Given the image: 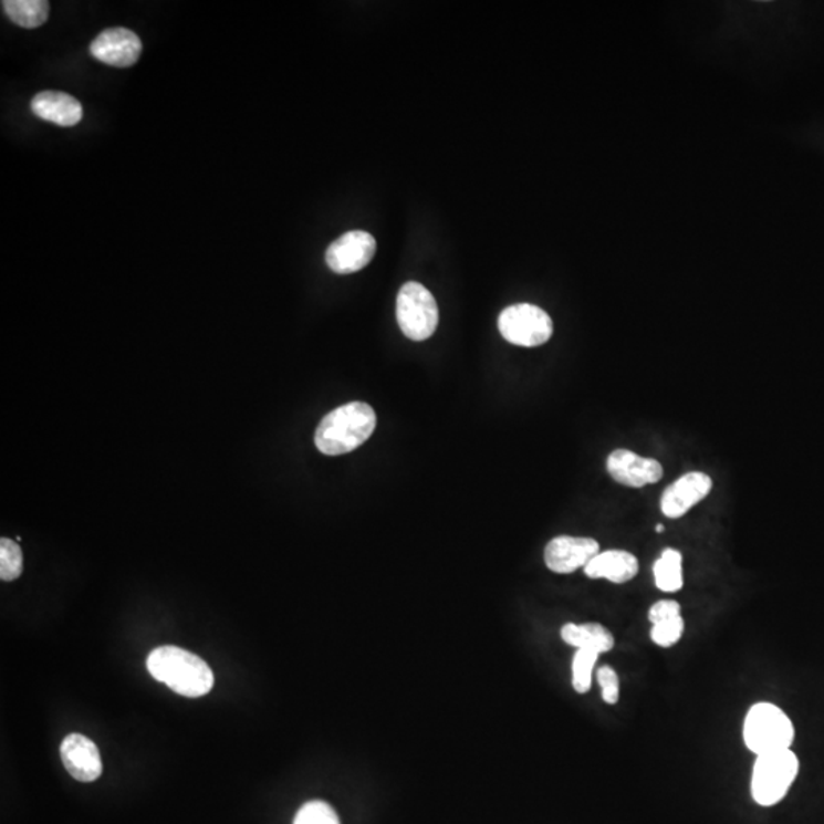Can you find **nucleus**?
<instances>
[{"label": "nucleus", "instance_id": "obj_13", "mask_svg": "<svg viewBox=\"0 0 824 824\" xmlns=\"http://www.w3.org/2000/svg\"><path fill=\"white\" fill-rule=\"evenodd\" d=\"M31 108L40 119L50 121L60 127H74L83 119L82 104L64 92H40L32 98Z\"/></svg>", "mask_w": 824, "mask_h": 824}, {"label": "nucleus", "instance_id": "obj_12", "mask_svg": "<svg viewBox=\"0 0 824 824\" xmlns=\"http://www.w3.org/2000/svg\"><path fill=\"white\" fill-rule=\"evenodd\" d=\"M60 755L67 773L79 782H95L103 773L102 754L90 738L72 733L60 745Z\"/></svg>", "mask_w": 824, "mask_h": 824}, {"label": "nucleus", "instance_id": "obj_4", "mask_svg": "<svg viewBox=\"0 0 824 824\" xmlns=\"http://www.w3.org/2000/svg\"><path fill=\"white\" fill-rule=\"evenodd\" d=\"M800 762L793 750L758 755L751 779V795L761 806L782 802L797 779Z\"/></svg>", "mask_w": 824, "mask_h": 824}, {"label": "nucleus", "instance_id": "obj_14", "mask_svg": "<svg viewBox=\"0 0 824 824\" xmlns=\"http://www.w3.org/2000/svg\"><path fill=\"white\" fill-rule=\"evenodd\" d=\"M584 570L590 578H606L613 584H626L637 576L640 565L633 553L609 550L598 553Z\"/></svg>", "mask_w": 824, "mask_h": 824}, {"label": "nucleus", "instance_id": "obj_9", "mask_svg": "<svg viewBox=\"0 0 824 824\" xmlns=\"http://www.w3.org/2000/svg\"><path fill=\"white\" fill-rule=\"evenodd\" d=\"M143 43L127 28H111L96 35L91 43L92 58L108 66L131 67L139 60Z\"/></svg>", "mask_w": 824, "mask_h": 824}, {"label": "nucleus", "instance_id": "obj_17", "mask_svg": "<svg viewBox=\"0 0 824 824\" xmlns=\"http://www.w3.org/2000/svg\"><path fill=\"white\" fill-rule=\"evenodd\" d=\"M655 585L663 593H677L685 585L682 578V554L675 549H666L654 564Z\"/></svg>", "mask_w": 824, "mask_h": 824}, {"label": "nucleus", "instance_id": "obj_1", "mask_svg": "<svg viewBox=\"0 0 824 824\" xmlns=\"http://www.w3.org/2000/svg\"><path fill=\"white\" fill-rule=\"evenodd\" d=\"M152 677L187 698H200L215 686L211 667L197 655L178 646H160L147 658Z\"/></svg>", "mask_w": 824, "mask_h": 824}, {"label": "nucleus", "instance_id": "obj_24", "mask_svg": "<svg viewBox=\"0 0 824 824\" xmlns=\"http://www.w3.org/2000/svg\"><path fill=\"white\" fill-rule=\"evenodd\" d=\"M655 530H657L658 533H663L665 532V525L658 524L657 526H655Z\"/></svg>", "mask_w": 824, "mask_h": 824}, {"label": "nucleus", "instance_id": "obj_23", "mask_svg": "<svg viewBox=\"0 0 824 824\" xmlns=\"http://www.w3.org/2000/svg\"><path fill=\"white\" fill-rule=\"evenodd\" d=\"M681 615V606L675 601H659L649 611V622L655 623L670 620Z\"/></svg>", "mask_w": 824, "mask_h": 824}, {"label": "nucleus", "instance_id": "obj_21", "mask_svg": "<svg viewBox=\"0 0 824 824\" xmlns=\"http://www.w3.org/2000/svg\"><path fill=\"white\" fill-rule=\"evenodd\" d=\"M682 633H685V620L679 615L670 620L655 623L650 629V638L657 646L670 647L681 640Z\"/></svg>", "mask_w": 824, "mask_h": 824}, {"label": "nucleus", "instance_id": "obj_16", "mask_svg": "<svg viewBox=\"0 0 824 824\" xmlns=\"http://www.w3.org/2000/svg\"><path fill=\"white\" fill-rule=\"evenodd\" d=\"M2 7L11 22L27 30L42 27L50 15L46 0H3Z\"/></svg>", "mask_w": 824, "mask_h": 824}, {"label": "nucleus", "instance_id": "obj_19", "mask_svg": "<svg viewBox=\"0 0 824 824\" xmlns=\"http://www.w3.org/2000/svg\"><path fill=\"white\" fill-rule=\"evenodd\" d=\"M22 570V550L14 541L2 538L0 540V578L3 582H13L20 577Z\"/></svg>", "mask_w": 824, "mask_h": 824}, {"label": "nucleus", "instance_id": "obj_2", "mask_svg": "<svg viewBox=\"0 0 824 824\" xmlns=\"http://www.w3.org/2000/svg\"><path fill=\"white\" fill-rule=\"evenodd\" d=\"M376 421L372 406L364 401H350L321 420L315 432L316 448L330 457L352 452L373 436Z\"/></svg>", "mask_w": 824, "mask_h": 824}, {"label": "nucleus", "instance_id": "obj_3", "mask_svg": "<svg viewBox=\"0 0 824 824\" xmlns=\"http://www.w3.org/2000/svg\"><path fill=\"white\" fill-rule=\"evenodd\" d=\"M795 739L794 723L780 707L759 702L751 707L743 722V741L755 755L791 750Z\"/></svg>", "mask_w": 824, "mask_h": 824}, {"label": "nucleus", "instance_id": "obj_10", "mask_svg": "<svg viewBox=\"0 0 824 824\" xmlns=\"http://www.w3.org/2000/svg\"><path fill=\"white\" fill-rule=\"evenodd\" d=\"M606 468L618 484L628 488H645L663 478V466L657 460L637 456L628 449H615L606 461Z\"/></svg>", "mask_w": 824, "mask_h": 824}, {"label": "nucleus", "instance_id": "obj_8", "mask_svg": "<svg viewBox=\"0 0 824 824\" xmlns=\"http://www.w3.org/2000/svg\"><path fill=\"white\" fill-rule=\"evenodd\" d=\"M601 545L593 538L557 536L545 546V565L553 573L570 574L585 569L597 554Z\"/></svg>", "mask_w": 824, "mask_h": 824}, {"label": "nucleus", "instance_id": "obj_22", "mask_svg": "<svg viewBox=\"0 0 824 824\" xmlns=\"http://www.w3.org/2000/svg\"><path fill=\"white\" fill-rule=\"evenodd\" d=\"M597 681L602 687V698L606 705H617L620 698V681L613 667L603 666L597 670Z\"/></svg>", "mask_w": 824, "mask_h": 824}, {"label": "nucleus", "instance_id": "obj_11", "mask_svg": "<svg viewBox=\"0 0 824 824\" xmlns=\"http://www.w3.org/2000/svg\"><path fill=\"white\" fill-rule=\"evenodd\" d=\"M713 481L702 472H689L665 490L661 498V512L670 520H678L698 502L709 497Z\"/></svg>", "mask_w": 824, "mask_h": 824}, {"label": "nucleus", "instance_id": "obj_18", "mask_svg": "<svg viewBox=\"0 0 824 824\" xmlns=\"http://www.w3.org/2000/svg\"><path fill=\"white\" fill-rule=\"evenodd\" d=\"M598 654L593 650L577 649L573 658V687L577 693H588L593 685V670L596 666Z\"/></svg>", "mask_w": 824, "mask_h": 824}, {"label": "nucleus", "instance_id": "obj_5", "mask_svg": "<svg viewBox=\"0 0 824 824\" xmlns=\"http://www.w3.org/2000/svg\"><path fill=\"white\" fill-rule=\"evenodd\" d=\"M396 316L408 340H429L438 325L437 301L424 284L409 281L401 285L397 295Z\"/></svg>", "mask_w": 824, "mask_h": 824}, {"label": "nucleus", "instance_id": "obj_6", "mask_svg": "<svg viewBox=\"0 0 824 824\" xmlns=\"http://www.w3.org/2000/svg\"><path fill=\"white\" fill-rule=\"evenodd\" d=\"M498 328L508 343L532 348L549 343L553 335V321L538 305L521 303L501 312Z\"/></svg>", "mask_w": 824, "mask_h": 824}, {"label": "nucleus", "instance_id": "obj_7", "mask_svg": "<svg viewBox=\"0 0 824 824\" xmlns=\"http://www.w3.org/2000/svg\"><path fill=\"white\" fill-rule=\"evenodd\" d=\"M376 254L375 237L367 231H350L330 244L325 263L337 275H350L367 268Z\"/></svg>", "mask_w": 824, "mask_h": 824}, {"label": "nucleus", "instance_id": "obj_20", "mask_svg": "<svg viewBox=\"0 0 824 824\" xmlns=\"http://www.w3.org/2000/svg\"><path fill=\"white\" fill-rule=\"evenodd\" d=\"M293 824H341L335 810L321 800L305 803Z\"/></svg>", "mask_w": 824, "mask_h": 824}, {"label": "nucleus", "instance_id": "obj_15", "mask_svg": "<svg viewBox=\"0 0 824 824\" xmlns=\"http://www.w3.org/2000/svg\"><path fill=\"white\" fill-rule=\"evenodd\" d=\"M562 640L576 649L593 650L598 655L609 653L614 647V637L605 626L598 623H566L561 630Z\"/></svg>", "mask_w": 824, "mask_h": 824}]
</instances>
